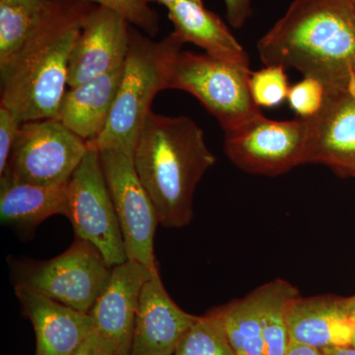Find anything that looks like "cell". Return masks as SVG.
<instances>
[{
    "mask_svg": "<svg viewBox=\"0 0 355 355\" xmlns=\"http://www.w3.org/2000/svg\"><path fill=\"white\" fill-rule=\"evenodd\" d=\"M236 355H266L258 291L214 308Z\"/></svg>",
    "mask_w": 355,
    "mask_h": 355,
    "instance_id": "20",
    "label": "cell"
},
{
    "mask_svg": "<svg viewBox=\"0 0 355 355\" xmlns=\"http://www.w3.org/2000/svg\"><path fill=\"white\" fill-rule=\"evenodd\" d=\"M354 4H355V0H354Z\"/></svg>",
    "mask_w": 355,
    "mask_h": 355,
    "instance_id": "35",
    "label": "cell"
},
{
    "mask_svg": "<svg viewBox=\"0 0 355 355\" xmlns=\"http://www.w3.org/2000/svg\"><path fill=\"white\" fill-rule=\"evenodd\" d=\"M147 1L150 3V2H156V3L162 4L169 8L170 6H173V4L176 3L179 0H147ZM198 1H203V0H198Z\"/></svg>",
    "mask_w": 355,
    "mask_h": 355,
    "instance_id": "33",
    "label": "cell"
},
{
    "mask_svg": "<svg viewBox=\"0 0 355 355\" xmlns=\"http://www.w3.org/2000/svg\"><path fill=\"white\" fill-rule=\"evenodd\" d=\"M354 343H352V345L355 347V296H354Z\"/></svg>",
    "mask_w": 355,
    "mask_h": 355,
    "instance_id": "34",
    "label": "cell"
},
{
    "mask_svg": "<svg viewBox=\"0 0 355 355\" xmlns=\"http://www.w3.org/2000/svg\"><path fill=\"white\" fill-rule=\"evenodd\" d=\"M184 42L173 31L161 41L130 26V46L118 94L106 127L87 142L97 149H116L133 157L142 128L151 113L154 98L169 89L173 69Z\"/></svg>",
    "mask_w": 355,
    "mask_h": 355,
    "instance_id": "4",
    "label": "cell"
},
{
    "mask_svg": "<svg viewBox=\"0 0 355 355\" xmlns=\"http://www.w3.org/2000/svg\"><path fill=\"white\" fill-rule=\"evenodd\" d=\"M37 12L38 10L12 0H0V67L23 48Z\"/></svg>",
    "mask_w": 355,
    "mask_h": 355,
    "instance_id": "23",
    "label": "cell"
},
{
    "mask_svg": "<svg viewBox=\"0 0 355 355\" xmlns=\"http://www.w3.org/2000/svg\"><path fill=\"white\" fill-rule=\"evenodd\" d=\"M99 154L128 259L156 272L158 266L154 254V237L159 224L158 214L137 176L133 159L116 149H105Z\"/></svg>",
    "mask_w": 355,
    "mask_h": 355,
    "instance_id": "10",
    "label": "cell"
},
{
    "mask_svg": "<svg viewBox=\"0 0 355 355\" xmlns=\"http://www.w3.org/2000/svg\"><path fill=\"white\" fill-rule=\"evenodd\" d=\"M286 355H323V352H322V349H316V347L291 342V340Z\"/></svg>",
    "mask_w": 355,
    "mask_h": 355,
    "instance_id": "30",
    "label": "cell"
},
{
    "mask_svg": "<svg viewBox=\"0 0 355 355\" xmlns=\"http://www.w3.org/2000/svg\"><path fill=\"white\" fill-rule=\"evenodd\" d=\"M156 272L130 260L113 266L108 284L89 312L94 330L114 345L116 355H130L142 287Z\"/></svg>",
    "mask_w": 355,
    "mask_h": 355,
    "instance_id": "13",
    "label": "cell"
},
{
    "mask_svg": "<svg viewBox=\"0 0 355 355\" xmlns=\"http://www.w3.org/2000/svg\"><path fill=\"white\" fill-rule=\"evenodd\" d=\"M251 73L250 67L222 62L205 53L182 51L169 89L193 96L227 132L261 113L250 91Z\"/></svg>",
    "mask_w": 355,
    "mask_h": 355,
    "instance_id": "6",
    "label": "cell"
},
{
    "mask_svg": "<svg viewBox=\"0 0 355 355\" xmlns=\"http://www.w3.org/2000/svg\"><path fill=\"white\" fill-rule=\"evenodd\" d=\"M168 9V18L184 43L200 46L209 57L229 64L250 67L246 51L225 23L205 8L203 1L179 0Z\"/></svg>",
    "mask_w": 355,
    "mask_h": 355,
    "instance_id": "18",
    "label": "cell"
},
{
    "mask_svg": "<svg viewBox=\"0 0 355 355\" xmlns=\"http://www.w3.org/2000/svg\"><path fill=\"white\" fill-rule=\"evenodd\" d=\"M88 150L87 141L58 119L25 121L0 177L40 186L67 183Z\"/></svg>",
    "mask_w": 355,
    "mask_h": 355,
    "instance_id": "7",
    "label": "cell"
},
{
    "mask_svg": "<svg viewBox=\"0 0 355 355\" xmlns=\"http://www.w3.org/2000/svg\"><path fill=\"white\" fill-rule=\"evenodd\" d=\"M71 355H116L114 345L93 330Z\"/></svg>",
    "mask_w": 355,
    "mask_h": 355,
    "instance_id": "28",
    "label": "cell"
},
{
    "mask_svg": "<svg viewBox=\"0 0 355 355\" xmlns=\"http://www.w3.org/2000/svg\"><path fill=\"white\" fill-rule=\"evenodd\" d=\"M326 87L321 81L304 77L289 88L287 101L300 119H310L319 113L326 98Z\"/></svg>",
    "mask_w": 355,
    "mask_h": 355,
    "instance_id": "26",
    "label": "cell"
},
{
    "mask_svg": "<svg viewBox=\"0 0 355 355\" xmlns=\"http://www.w3.org/2000/svg\"><path fill=\"white\" fill-rule=\"evenodd\" d=\"M354 302V296L299 295L287 310L289 340L319 349L352 345Z\"/></svg>",
    "mask_w": 355,
    "mask_h": 355,
    "instance_id": "15",
    "label": "cell"
},
{
    "mask_svg": "<svg viewBox=\"0 0 355 355\" xmlns=\"http://www.w3.org/2000/svg\"><path fill=\"white\" fill-rule=\"evenodd\" d=\"M23 315L36 335L35 355H71L94 330L92 318L37 292L15 286Z\"/></svg>",
    "mask_w": 355,
    "mask_h": 355,
    "instance_id": "16",
    "label": "cell"
},
{
    "mask_svg": "<svg viewBox=\"0 0 355 355\" xmlns=\"http://www.w3.org/2000/svg\"><path fill=\"white\" fill-rule=\"evenodd\" d=\"M132 159L159 223L166 228L189 225L198 184L216 161L200 125L189 116L151 112Z\"/></svg>",
    "mask_w": 355,
    "mask_h": 355,
    "instance_id": "3",
    "label": "cell"
},
{
    "mask_svg": "<svg viewBox=\"0 0 355 355\" xmlns=\"http://www.w3.org/2000/svg\"><path fill=\"white\" fill-rule=\"evenodd\" d=\"M198 318L173 301L157 270L142 287L130 355H174Z\"/></svg>",
    "mask_w": 355,
    "mask_h": 355,
    "instance_id": "14",
    "label": "cell"
},
{
    "mask_svg": "<svg viewBox=\"0 0 355 355\" xmlns=\"http://www.w3.org/2000/svg\"><path fill=\"white\" fill-rule=\"evenodd\" d=\"M174 355H236L214 309L198 316L178 345Z\"/></svg>",
    "mask_w": 355,
    "mask_h": 355,
    "instance_id": "22",
    "label": "cell"
},
{
    "mask_svg": "<svg viewBox=\"0 0 355 355\" xmlns=\"http://www.w3.org/2000/svg\"><path fill=\"white\" fill-rule=\"evenodd\" d=\"M10 263L14 287H24L88 314L113 268L93 245L78 237L64 253L51 260Z\"/></svg>",
    "mask_w": 355,
    "mask_h": 355,
    "instance_id": "5",
    "label": "cell"
},
{
    "mask_svg": "<svg viewBox=\"0 0 355 355\" xmlns=\"http://www.w3.org/2000/svg\"><path fill=\"white\" fill-rule=\"evenodd\" d=\"M96 6L80 0H48L23 48L0 67V105L21 123L57 119L69 86L72 50Z\"/></svg>",
    "mask_w": 355,
    "mask_h": 355,
    "instance_id": "1",
    "label": "cell"
},
{
    "mask_svg": "<svg viewBox=\"0 0 355 355\" xmlns=\"http://www.w3.org/2000/svg\"><path fill=\"white\" fill-rule=\"evenodd\" d=\"M224 135V153L250 174L279 176L305 164L304 119L275 121L259 113Z\"/></svg>",
    "mask_w": 355,
    "mask_h": 355,
    "instance_id": "9",
    "label": "cell"
},
{
    "mask_svg": "<svg viewBox=\"0 0 355 355\" xmlns=\"http://www.w3.org/2000/svg\"><path fill=\"white\" fill-rule=\"evenodd\" d=\"M130 26L120 14L96 6L83 23L72 50L69 87L123 67L130 46Z\"/></svg>",
    "mask_w": 355,
    "mask_h": 355,
    "instance_id": "12",
    "label": "cell"
},
{
    "mask_svg": "<svg viewBox=\"0 0 355 355\" xmlns=\"http://www.w3.org/2000/svg\"><path fill=\"white\" fill-rule=\"evenodd\" d=\"M88 147L69 180L67 217L76 237L93 245L113 268L127 261L128 254L99 151Z\"/></svg>",
    "mask_w": 355,
    "mask_h": 355,
    "instance_id": "8",
    "label": "cell"
},
{
    "mask_svg": "<svg viewBox=\"0 0 355 355\" xmlns=\"http://www.w3.org/2000/svg\"><path fill=\"white\" fill-rule=\"evenodd\" d=\"M121 74L123 67L69 87L60 103L58 120L85 141L97 139L109 120Z\"/></svg>",
    "mask_w": 355,
    "mask_h": 355,
    "instance_id": "17",
    "label": "cell"
},
{
    "mask_svg": "<svg viewBox=\"0 0 355 355\" xmlns=\"http://www.w3.org/2000/svg\"><path fill=\"white\" fill-rule=\"evenodd\" d=\"M323 355H355L354 345L349 347H331V349H322Z\"/></svg>",
    "mask_w": 355,
    "mask_h": 355,
    "instance_id": "31",
    "label": "cell"
},
{
    "mask_svg": "<svg viewBox=\"0 0 355 355\" xmlns=\"http://www.w3.org/2000/svg\"><path fill=\"white\" fill-rule=\"evenodd\" d=\"M229 24L241 29L253 14V0H224Z\"/></svg>",
    "mask_w": 355,
    "mask_h": 355,
    "instance_id": "29",
    "label": "cell"
},
{
    "mask_svg": "<svg viewBox=\"0 0 355 355\" xmlns=\"http://www.w3.org/2000/svg\"><path fill=\"white\" fill-rule=\"evenodd\" d=\"M105 7L120 14L133 27L154 38L159 32L157 13L149 6L147 0H80Z\"/></svg>",
    "mask_w": 355,
    "mask_h": 355,
    "instance_id": "25",
    "label": "cell"
},
{
    "mask_svg": "<svg viewBox=\"0 0 355 355\" xmlns=\"http://www.w3.org/2000/svg\"><path fill=\"white\" fill-rule=\"evenodd\" d=\"M260 303L266 355H286L288 347L286 315L292 301L299 296L296 287L282 279H275L257 289Z\"/></svg>",
    "mask_w": 355,
    "mask_h": 355,
    "instance_id": "21",
    "label": "cell"
},
{
    "mask_svg": "<svg viewBox=\"0 0 355 355\" xmlns=\"http://www.w3.org/2000/svg\"><path fill=\"white\" fill-rule=\"evenodd\" d=\"M69 183L55 186L0 179V218L3 225L33 230L53 216H67Z\"/></svg>",
    "mask_w": 355,
    "mask_h": 355,
    "instance_id": "19",
    "label": "cell"
},
{
    "mask_svg": "<svg viewBox=\"0 0 355 355\" xmlns=\"http://www.w3.org/2000/svg\"><path fill=\"white\" fill-rule=\"evenodd\" d=\"M304 120L305 164H322L340 176L355 177V85L327 90L319 113Z\"/></svg>",
    "mask_w": 355,
    "mask_h": 355,
    "instance_id": "11",
    "label": "cell"
},
{
    "mask_svg": "<svg viewBox=\"0 0 355 355\" xmlns=\"http://www.w3.org/2000/svg\"><path fill=\"white\" fill-rule=\"evenodd\" d=\"M12 1L31 7V8L35 9V10H39L42 6H44V3H46L48 0H12Z\"/></svg>",
    "mask_w": 355,
    "mask_h": 355,
    "instance_id": "32",
    "label": "cell"
},
{
    "mask_svg": "<svg viewBox=\"0 0 355 355\" xmlns=\"http://www.w3.org/2000/svg\"><path fill=\"white\" fill-rule=\"evenodd\" d=\"M21 125L10 110L0 105V176L6 172Z\"/></svg>",
    "mask_w": 355,
    "mask_h": 355,
    "instance_id": "27",
    "label": "cell"
},
{
    "mask_svg": "<svg viewBox=\"0 0 355 355\" xmlns=\"http://www.w3.org/2000/svg\"><path fill=\"white\" fill-rule=\"evenodd\" d=\"M286 69L282 65L268 64L258 71H252L250 91L259 108H273L286 101L291 88Z\"/></svg>",
    "mask_w": 355,
    "mask_h": 355,
    "instance_id": "24",
    "label": "cell"
},
{
    "mask_svg": "<svg viewBox=\"0 0 355 355\" xmlns=\"http://www.w3.org/2000/svg\"><path fill=\"white\" fill-rule=\"evenodd\" d=\"M266 65L295 69L326 90L355 85L354 0H294L258 42Z\"/></svg>",
    "mask_w": 355,
    "mask_h": 355,
    "instance_id": "2",
    "label": "cell"
}]
</instances>
